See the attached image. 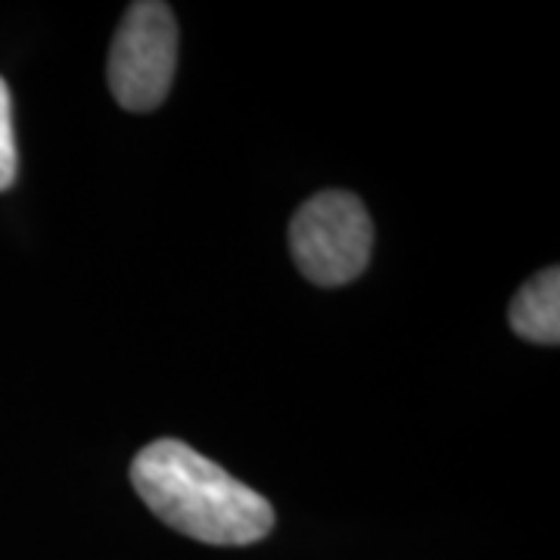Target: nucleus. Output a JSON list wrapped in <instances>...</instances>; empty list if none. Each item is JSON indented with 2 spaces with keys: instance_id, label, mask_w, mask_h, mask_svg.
I'll list each match as a JSON object with an SVG mask.
<instances>
[{
  "instance_id": "1",
  "label": "nucleus",
  "mask_w": 560,
  "mask_h": 560,
  "mask_svg": "<svg viewBox=\"0 0 560 560\" xmlns=\"http://www.w3.org/2000/svg\"><path fill=\"white\" fill-rule=\"evenodd\" d=\"M143 504L187 539L241 548L275 529L271 501L187 442H150L131 464Z\"/></svg>"
},
{
  "instance_id": "2",
  "label": "nucleus",
  "mask_w": 560,
  "mask_h": 560,
  "mask_svg": "<svg viewBox=\"0 0 560 560\" xmlns=\"http://www.w3.org/2000/svg\"><path fill=\"white\" fill-rule=\"evenodd\" d=\"M374 224L355 194L324 190L302 202L290 221V253L318 287H342L371 261Z\"/></svg>"
},
{
  "instance_id": "3",
  "label": "nucleus",
  "mask_w": 560,
  "mask_h": 560,
  "mask_svg": "<svg viewBox=\"0 0 560 560\" xmlns=\"http://www.w3.org/2000/svg\"><path fill=\"white\" fill-rule=\"evenodd\" d=\"M178 69V22L168 3H131L109 47L113 97L131 113H150L165 97Z\"/></svg>"
},
{
  "instance_id": "4",
  "label": "nucleus",
  "mask_w": 560,
  "mask_h": 560,
  "mask_svg": "<svg viewBox=\"0 0 560 560\" xmlns=\"http://www.w3.org/2000/svg\"><path fill=\"white\" fill-rule=\"evenodd\" d=\"M508 320L514 334L539 346L560 342V271L545 268L533 280H526L511 302Z\"/></svg>"
},
{
  "instance_id": "5",
  "label": "nucleus",
  "mask_w": 560,
  "mask_h": 560,
  "mask_svg": "<svg viewBox=\"0 0 560 560\" xmlns=\"http://www.w3.org/2000/svg\"><path fill=\"white\" fill-rule=\"evenodd\" d=\"M16 172H20V150L13 131V101L7 81L0 79V190L13 187Z\"/></svg>"
}]
</instances>
